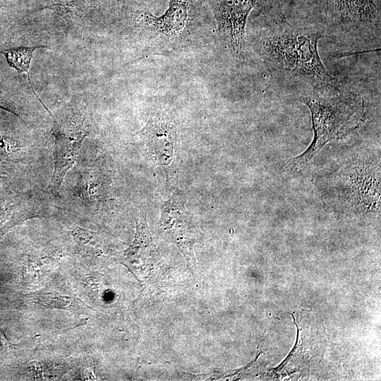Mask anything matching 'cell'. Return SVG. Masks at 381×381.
Returning a JSON list of instances; mask_svg holds the SVG:
<instances>
[{
    "label": "cell",
    "instance_id": "ba28073f",
    "mask_svg": "<svg viewBox=\"0 0 381 381\" xmlns=\"http://www.w3.org/2000/svg\"><path fill=\"white\" fill-rule=\"evenodd\" d=\"M160 211L159 232L179 248L188 265L193 268L195 265L193 246L200 241L201 233L195 218L186 209L184 197L180 190L173 193L167 200L161 201Z\"/></svg>",
    "mask_w": 381,
    "mask_h": 381
},
{
    "label": "cell",
    "instance_id": "7a4b0ae2",
    "mask_svg": "<svg viewBox=\"0 0 381 381\" xmlns=\"http://www.w3.org/2000/svg\"><path fill=\"white\" fill-rule=\"evenodd\" d=\"M333 166L336 168L324 169L314 178L317 190L327 209L357 214L379 211L380 171L377 157L358 152Z\"/></svg>",
    "mask_w": 381,
    "mask_h": 381
},
{
    "label": "cell",
    "instance_id": "4fadbf2b",
    "mask_svg": "<svg viewBox=\"0 0 381 381\" xmlns=\"http://www.w3.org/2000/svg\"><path fill=\"white\" fill-rule=\"evenodd\" d=\"M39 302L43 306L51 308H65L71 302L68 296H58L53 294H44L38 297Z\"/></svg>",
    "mask_w": 381,
    "mask_h": 381
},
{
    "label": "cell",
    "instance_id": "7c38bea8",
    "mask_svg": "<svg viewBox=\"0 0 381 381\" xmlns=\"http://www.w3.org/2000/svg\"><path fill=\"white\" fill-rule=\"evenodd\" d=\"M87 0H54L52 8L61 14L73 16L83 11Z\"/></svg>",
    "mask_w": 381,
    "mask_h": 381
},
{
    "label": "cell",
    "instance_id": "6da1fadb",
    "mask_svg": "<svg viewBox=\"0 0 381 381\" xmlns=\"http://www.w3.org/2000/svg\"><path fill=\"white\" fill-rule=\"evenodd\" d=\"M263 15L267 20L261 35L260 53L270 70L313 88L335 84L318 52L321 30L291 23L281 9Z\"/></svg>",
    "mask_w": 381,
    "mask_h": 381
},
{
    "label": "cell",
    "instance_id": "3957f363",
    "mask_svg": "<svg viewBox=\"0 0 381 381\" xmlns=\"http://www.w3.org/2000/svg\"><path fill=\"white\" fill-rule=\"evenodd\" d=\"M301 101L310 111L314 135L306 151L286 162V168L294 171L303 169L327 143L342 138L358 128L365 114L361 98L338 90L334 85L313 87Z\"/></svg>",
    "mask_w": 381,
    "mask_h": 381
},
{
    "label": "cell",
    "instance_id": "8992f818",
    "mask_svg": "<svg viewBox=\"0 0 381 381\" xmlns=\"http://www.w3.org/2000/svg\"><path fill=\"white\" fill-rule=\"evenodd\" d=\"M177 130L176 121L169 114L155 111L150 114L145 126L133 135V144L145 159L164 171L166 188L172 193L179 190L175 153Z\"/></svg>",
    "mask_w": 381,
    "mask_h": 381
},
{
    "label": "cell",
    "instance_id": "9c48e42d",
    "mask_svg": "<svg viewBox=\"0 0 381 381\" xmlns=\"http://www.w3.org/2000/svg\"><path fill=\"white\" fill-rule=\"evenodd\" d=\"M192 13V0H170L167 10L162 16L137 11L133 14V21L150 37L173 42L187 35Z\"/></svg>",
    "mask_w": 381,
    "mask_h": 381
},
{
    "label": "cell",
    "instance_id": "30bf717a",
    "mask_svg": "<svg viewBox=\"0 0 381 381\" xmlns=\"http://www.w3.org/2000/svg\"><path fill=\"white\" fill-rule=\"evenodd\" d=\"M121 260L132 267L143 263L151 266L163 262L150 233L146 213L140 214L137 219L135 238L123 251Z\"/></svg>",
    "mask_w": 381,
    "mask_h": 381
},
{
    "label": "cell",
    "instance_id": "277c9868",
    "mask_svg": "<svg viewBox=\"0 0 381 381\" xmlns=\"http://www.w3.org/2000/svg\"><path fill=\"white\" fill-rule=\"evenodd\" d=\"M320 30H380L381 0H278Z\"/></svg>",
    "mask_w": 381,
    "mask_h": 381
},
{
    "label": "cell",
    "instance_id": "8fae6325",
    "mask_svg": "<svg viewBox=\"0 0 381 381\" xmlns=\"http://www.w3.org/2000/svg\"><path fill=\"white\" fill-rule=\"evenodd\" d=\"M44 47H17L12 48L1 52L7 60L8 65L18 71V73H26L28 80L30 83L33 93L37 96L39 101L42 103L40 99L36 95L31 83V80L29 76L28 70L32 57L33 52L37 49Z\"/></svg>",
    "mask_w": 381,
    "mask_h": 381
},
{
    "label": "cell",
    "instance_id": "52a82bcc",
    "mask_svg": "<svg viewBox=\"0 0 381 381\" xmlns=\"http://www.w3.org/2000/svg\"><path fill=\"white\" fill-rule=\"evenodd\" d=\"M219 35L235 57L242 58L246 47V27L251 11H263L279 6L278 0H210Z\"/></svg>",
    "mask_w": 381,
    "mask_h": 381
},
{
    "label": "cell",
    "instance_id": "5b68a950",
    "mask_svg": "<svg viewBox=\"0 0 381 381\" xmlns=\"http://www.w3.org/2000/svg\"><path fill=\"white\" fill-rule=\"evenodd\" d=\"M53 118L51 135L54 138V171L47 190L59 197L67 173L73 168L81 150L82 143L89 134L85 107H70Z\"/></svg>",
    "mask_w": 381,
    "mask_h": 381
}]
</instances>
